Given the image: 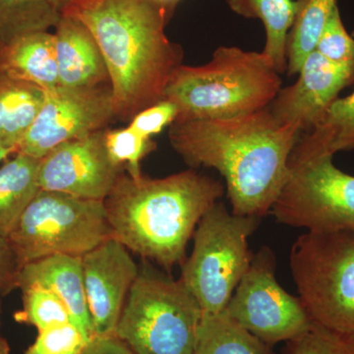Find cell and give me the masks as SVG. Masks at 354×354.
Wrapping results in <instances>:
<instances>
[{"label":"cell","instance_id":"cell-1","mask_svg":"<svg viewBox=\"0 0 354 354\" xmlns=\"http://www.w3.org/2000/svg\"><path fill=\"white\" fill-rule=\"evenodd\" d=\"M302 133L269 108L220 120L174 122L169 142L191 167L215 169L225 180L234 215L271 213L290 177V157Z\"/></svg>","mask_w":354,"mask_h":354},{"label":"cell","instance_id":"cell-2","mask_svg":"<svg viewBox=\"0 0 354 354\" xmlns=\"http://www.w3.org/2000/svg\"><path fill=\"white\" fill-rule=\"evenodd\" d=\"M60 13L94 37L109 76L115 118L131 120L164 100L183 51L165 35L169 19L151 0H75Z\"/></svg>","mask_w":354,"mask_h":354},{"label":"cell","instance_id":"cell-3","mask_svg":"<svg viewBox=\"0 0 354 354\" xmlns=\"http://www.w3.org/2000/svg\"><path fill=\"white\" fill-rule=\"evenodd\" d=\"M223 194V183L193 169L164 178L124 169L104 203L113 239L171 271L183 264L198 223Z\"/></svg>","mask_w":354,"mask_h":354},{"label":"cell","instance_id":"cell-4","mask_svg":"<svg viewBox=\"0 0 354 354\" xmlns=\"http://www.w3.org/2000/svg\"><path fill=\"white\" fill-rule=\"evenodd\" d=\"M281 74L262 53L220 46L208 64H181L165 88L174 122L220 120L268 108L281 88Z\"/></svg>","mask_w":354,"mask_h":354},{"label":"cell","instance_id":"cell-5","mask_svg":"<svg viewBox=\"0 0 354 354\" xmlns=\"http://www.w3.org/2000/svg\"><path fill=\"white\" fill-rule=\"evenodd\" d=\"M203 312L180 279L147 260L128 295L115 337L135 354H195Z\"/></svg>","mask_w":354,"mask_h":354},{"label":"cell","instance_id":"cell-6","mask_svg":"<svg viewBox=\"0 0 354 354\" xmlns=\"http://www.w3.org/2000/svg\"><path fill=\"white\" fill-rule=\"evenodd\" d=\"M261 220L234 215L220 201L200 220L192 252L180 266L179 279L196 298L203 314L221 313L227 307L252 261L248 239Z\"/></svg>","mask_w":354,"mask_h":354},{"label":"cell","instance_id":"cell-7","mask_svg":"<svg viewBox=\"0 0 354 354\" xmlns=\"http://www.w3.org/2000/svg\"><path fill=\"white\" fill-rule=\"evenodd\" d=\"M290 267L312 322L354 335V234L300 235L291 247Z\"/></svg>","mask_w":354,"mask_h":354},{"label":"cell","instance_id":"cell-8","mask_svg":"<svg viewBox=\"0 0 354 354\" xmlns=\"http://www.w3.org/2000/svg\"><path fill=\"white\" fill-rule=\"evenodd\" d=\"M111 237L104 201L41 189L7 239L20 270L48 256L82 257Z\"/></svg>","mask_w":354,"mask_h":354},{"label":"cell","instance_id":"cell-9","mask_svg":"<svg viewBox=\"0 0 354 354\" xmlns=\"http://www.w3.org/2000/svg\"><path fill=\"white\" fill-rule=\"evenodd\" d=\"M333 156L290 165V177L271 209L278 223L308 232L354 234V176Z\"/></svg>","mask_w":354,"mask_h":354},{"label":"cell","instance_id":"cell-10","mask_svg":"<svg viewBox=\"0 0 354 354\" xmlns=\"http://www.w3.org/2000/svg\"><path fill=\"white\" fill-rule=\"evenodd\" d=\"M269 246L254 254L248 270L223 311L265 344L274 346L304 334L311 319L299 297L281 288Z\"/></svg>","mask_w":354,"mask_h":354},{"label":"cell","instance_id":"cell-11","mask_svg":"<svg viewBox=\"0 0 354 354\" xmlns=\"http://www.w3.org/2000/svg\"><path fill=\"white\" fill-rule=\"evenodd\" d=\"M115 118L111 86L46 91L43 106L18 146L17 153L41 160L65 142L88 136Z\"/></svg>","mask_w":354,"mask_h":354},{"label":"cell","instance_id":"cell-12","mask_svg":"<svg viewBox=\"0 0 354 354\" xmlns=\"http://www.w3.org/2000/svg\"><path fill=\"white\" fill-rule=\"evenodd\" d=\"M104 132L101 130L65 142L41 158L38 169L39 188L104 201L124 171L109 158Z\"/></svg>","mask_w":354,"mask_h":354},{"label":"cell","instance_id":"cell-13","mask_svg":"<svg viewBox=\"0 0 354 354\" xmlns=\"http://www.w3.org/2000/svg\"><path fill=\"white\" fill-rule=\"evenodd\" d=\"M298 74L297 82L281 88L268 108L281 124L306 134L321 122L339 93L354 84V62H334L314 50Z\"/></svg>","mask_w":354,"mask_h":354},{"label":"cell","instance_id":"cell-14","mask_svg":"<svg viewBox=\"0 0 354 354\" xmlns=\"http://www.w3.org/2000/svg\"><path fill=\"white\" fill-rule=\"evenodd\" d=\"M127 247L108 239L82 256L84 288L94 337H115L139 268Z\"/></svg>","mask_w":354,"mask_h":354},{"label":"cell","instance_id":"cell-15","mask_svg":"<svg viewBox=\"0 0 354 354\" xmlns=\"http://www.w3.org/2000/svg\"><path fill=\"white\" fill-rule=\"evenodd\" d=\"M39 286L55 293L66 305L72 322L91 341L92 320L84 288L82 257L53 255L23 266L18 272L17 288Z\"/></svg>","mask_w":354,"mask_h":354},{"label":"cell","instance_id":"cell-16","mask_svg":"<svg viewBox=\"0 0 354 354\" xmlns=\"http://www.w3.org/2000/svg\"><path fill=\"white\" fill-rule=\"evenodd\" d=\"M55 36L59 86L93 88L109 84L102 51L83 23L62 14Z\"/></svg>","mask_w":354,"mask_h":354},{"label":"cell","instance_id":"cell-17","mask_svg":"<svg viewBox=\"0 0 354 354\" xmlns=\"http://www.w3.org/2000/svg\"><path fill=\"white\" fill-rule=\"evenodd\" d=\"M0 71L50 91L57 88V39L48 31L28 32L9 44H0Z\"/></svg>","mask_w":354,"mask_h":354},{"label":"cell","instance_id":"cell-18","mask_svg":"<svg viewBox=\"0 0 354 354\" xmlns=\"http://www.w3.org/2000/svg\"><path fill=\"white\" fill-rule=\"evenodd\" d=\"M354 38V31L351 32ZM354 149V92L337 97L318 125L302 134L290 157V167L320 156Z\"/></svg>","mask_w":354,"mask_h":354},{"label":"cell","instance_id":"cell-19","mask_svg":"<svg viewBox=\"0 0 354 354\" xmlns=\"http://www.w3.org/2000/svg\"><path fill=\"white\" fill-rule=\"evenodd\" d=\"M237 15L262 21L266 44L262 51L279 74L288 71V35L298 10V0H227Z\"/></svg>","mask_w":354,"mask_h":354},{"label":"cell","instance_id":"cell-20","mask_svg":"<svg viewBox=\"0 0 354 354\" xmlns=\"http://www.w3.org/2000/svg\"><path fill=\"white\" fill-rule=\"evenodd\" d=\"M39 160L16 153L0 167V237L9 235L41 188Z\"/></svg>","mask_w":354,"mask_h":354},{"label":"cell","instance_id":"cell-21","mask_svg":"<svg viewBox=\"0 0 354 354\" xmlns=\"http://www.w3.org/2000/svg\"><path fill=\"white\" fill-rule=\"evenodd\" d=\"M46 99V91L0 71V144L18 150Z\"/></svg>","mask_w":354,"mask_h":354},{"label":"cell","instance_id":"cell-22","mask_svg":"<svg viewBox=\"0 0 354 354\" xmlns=\"http://www.w3.org/2000/svg\"><path fill=\"white\" fill-rule=\"evenodd\" d=\"M195 354H274L272 346L244 329L225 311L203 314Z\"/></svg>","mask_w":354,"mask_h":354},{"label":"cell","instance_id":"cell-23","mask_svg":"<svg viewBox=\"0 0 354 354\" xmlns=\"http://www.w3.org/2000/svg\"><path fill=\"white\" fill-rule=\"evenodd\" d=\"M337 0H298L297 18L288 39V74H298L304 60L315 50Z\"/></svg>","mask_w":354,"mask_h":354},{"label":"cell","instance_id":"cell-24","mask_svg":"<svg viewBox=\"0 0 354 354\" xmlns=\"http://www.w3.org/2000/svg\"><path fill=\"white\" fill-rule=\"evenodd\" d=\"M62 13L48 0H0V44L57 27Z\"/></svg>","mask_w":354,"mask_h":354},{"label":"cell","instance_id":"cell-25","mask_svg":"<svg viewBox=\"0 0 354 354\" xmlns=\"http://www.w3.org/2000/svg\"><path fill=\"white\" fill-rule=\"evenodd\" d=\"M22 309L14 313L16 322L32 326L38 332L72 322L66 305L43 286L23 288Z\"/></svg>","mask_w":354,"mask_h":354},{"label":"cell","instance_id":"cell-26","mask_svg":"<svg viewBox=\"0 0 354 354\" xmlns=\"http://www.w3.org/2000/svg\"><path fill=\"white\" fill-rule=\"evenodd\" d=\"M104 142L113 164L123 167L131 177L142 176L141 160L157 147L152 138H147L129 127L106 130Z\"/></svg>","mask_w":354,"mask_h":354},{"label":"cell","instance_id":"cell-27","mask_svg":"<svg viewBox=\"0 0 354 354\" xmlns=\"http://www.w3.org/2000/svg\"><path fill=\"white\" fill-rule=\"evenodd\" d=\"M281 354H354V335L313 323L304 334L286 342Z\"/></svg>","mask_w":354,"mask_h":354},{"label":"cell","instance_id":"cell-28","mask_svg":"<svg viewBox=\"0 0 354 354\" xmlns=\"http://www.w3.org/2000/svg\"><path fill=\"white\" fill-rule=\"evenodd\" d=\"M88 342L73 323H67L38 332L22 354H80Z\"/></svg>","mask_w":354,"mask_h":354},{"label":"cell","instance_id":"cell-29","mask_svg":"<svg viewBox=\"0 0 354 354\" xmlns=\"http://www.w3.org/2000/svg\"><path fill=\"white\" fill-rule=\"evenodd\" d=\"M315 50L334 62H354V38L344 27L339 6L326 23Z\"/></svg>","mask_w":354,"mask_h":354},{"label":"cell","instance_id":"cell-30","mask_svg":"<svg viewBox=\"0 0 354 354\" xmlns=\"http://www.w3.org/2000/svg\"><path fill=\"white\" fill-rule=\"evenodd\" d=\"M176 116V104L164 99L137 113L128 127L147 138H152L153 135L162 132L165 127H171Z\"/></svg>","mask_w":354,"mask_h":354},{"label":"cell","instance_id":"cell-31","mask_svg":"<svg viewBox=\"0 0 354 354\" xmlns=\"http://www.w3.org/2000/svg\"><path fill=\"white\" fill-rule=\"evenodd\" d=\"M19 266L8 239L0 237V293L8 295L17 290Z\"/></svg>","mask_w":354,"mask_h":354},{"label":"cell","instance_id":"cell-32","mask_svg":"<svg viewBox=\"0 0 354 354\" xmlns=\"http://www.w3.org/2000/svg\"><path fill=\"white\" fill-rule=\"evenodd\" d=\"M80 354H135L116 337H94Z\"/></svg>","mask_w":354,"mask_h":354},{"label":"cell","instance_id":"cell-33","mask_svg":"<svg viewBox=\"0 0 354 354\" xmlns=\"http://www.w3.org/2000/svg\"><path fill=\"white\" fill-rule=\"evenodd\" d=\"M151 1L156 4L158 8L164 11L167 19L169 21L172 15H174L177 6L180 3L181 0H151Z\"/></svg>","mask_w":354,"mask_h":354},{"label":"cell","instance_id":"cell-34","mask_svg":"<svg viewBox=\"0 0 354 354\" xmlns=\"http://www.w3.org/2000/svg\"><path fill=\"white\" fill-rule=\"evenodd\" d=\"M2 297L0 293V297ZM0 314H1V301H0ZM0 354H10V346L3 335H1V323H0Z\"/></svg>","mask_w":354,"mask_h":354},{"label":"cell","instance_id":"cell-35","mask_svg":"<svg viewBox=\"0 0 354 354\" xmlns=\"http://www.w3.org/2000/svg\"><path fill=\"white\" fill-rule=\"evenodd\" d=\"M17 153L15 149L10 148V147H6L0 144V164H3L4 162L13 156L14 153Z\"/></svg>","mask_w":354,"mask_h":354},{"label":"cell","instance_id":"cell-36","mask_svg":"<svg viewBox=\"0 0 354 354\" xmlns=\"http://www.w3.org/2000/svg\"><path fill=\"white\" fill-rule=\"evenodd\" d=\"M73 1H75V0H48L51 6L55 7L59 12L65 6H68L69 3Z\"/></svg>","mask_w":354,"mask_h":354}]
</instances>
